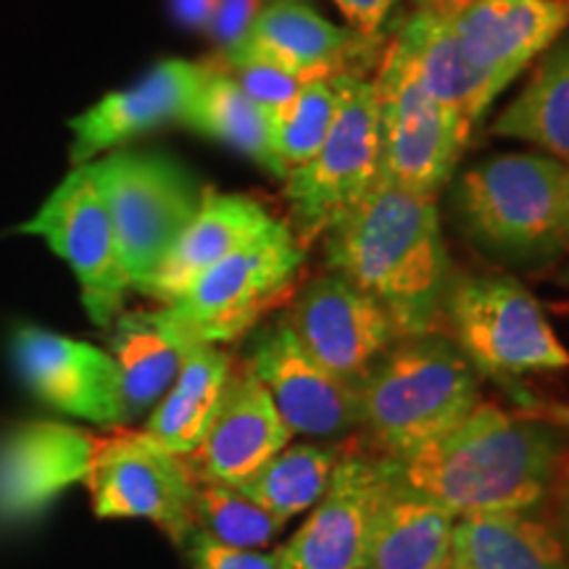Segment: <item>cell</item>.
<instances>
[{
	"label": "cell",
	"instance_id": "836d02e7",
	"mask_svg": "<svg viewBox=\"0 0 569 569\" xmlns=\"http://www.w3.org/2000/svg\"><path fill=\"white\" fill-rule=\"evenodd\" d=\"M277 0H219L217 13L209 24V38L217 46L219 56L234 51L246 34L251 32L256 19L264 13Z\"/></svg>",
	"mask_w": 569,
	"mask_h": 569
},
{
	"label": "cell",
	"instance_id": "f1b7e54d",
	"mask_svg": "<svg viewBox=\"0 0 569 569\" xmlns=\"http://www.w3.org/2000/svg\"><path fill=\"white\" fill-rule=\"evenodd\" d=\"M338 459V451L330 446H284L267 465L256 469L251 478L240 482L238 490L253 498L280 522H290L293 517L317 507L330 486Z\"/></svg>",
	"mask_w": 569,
	"mask_h": 569
},
{
	"label": "cell",
	"instance_id": "f546056e",
	"mask_svg": "<svg viewBox=\"0 0 569 569\" xmlns=\"http://www.w3.org/2000/svg\"><path fill=\"white\" fill-rule=\"evenodd\" d=\"M336 77H325V80L306 84L293 103L267 113L272 151L288 167V174L290 169L315 159L327 132H330L338 109Z\"/></svg>",
	"mask_w": 569,
	"mask_h": 569
},
{
	"label": "cell",
	"instance_id": "7402d4cb",
	"mask_svg": "<svg viewBox=\"0 0 569 569\" xmlns=\"http://www.w3.org/2000/svg\"><path fill=\"white\" fill-rule=\"evenodd\" d=\"M277 219L248 196H224L203 190L201 209L177 240L146 296L163 306L180 298L203 272L261 238Z\"/></svg>",
	"mask_w": 569,
	"mask_h": 569
},
{
	"label": "cell",
	"instance_id": "8d00e7d4",
	"mask_svg": "<svg viewBox=\"0 0 569 569\" xmlns=\"http://www.w3.org/2000/svg\"><path fill=\"white\" fill-rule=\"evenodd\" d=\"M559 538L565 543V549L569 553V482L565 496H561V509H559Z\"/></svg>",
	"mask_w": 569,
	"mask_h": 569
},
{
	"label": "cell",
	"instance_id": "8992f818",
	"mask_svg": "<svg viewBox=\"0 0 569 569\" xmlns=\"http://www.w3.org/2000/svg\"><path fill=\"white\" fill-rule=\"evenodd\" d=\"M443 317L451 325V340L480 377L507 382L569 367L567 346L515 277L451 280Z\"/></svg>",
	"mask_w": 569,
	"mask_h": 569
},
{
	"label": "cell",
	"instance_id": "f35d334b",
	"mask_svg": "<svg viewBox=\"0 0 569 569\" xmlns=\"http://www.w3.org/2000/svg\"><path fill=\"white\" fill-rule=\"evenodd\" d=\"M446 569H465V567H459L457 561H448V567H446Z\"/></svg>",
	"mask_w": 569,
	"mask_h": 569
},
{
	"label": "cell",
	"instance_id": "2e32d148",
	"mask_svg": "<svg viewBox=\"0 0 569 569\" xmlns=\"http://www.w3.org/2000/svg\"><path fill=\"white\" fill-rule=\"evenodd\" d=\"M448 6L469 63L501 92L569 30V0H453Z\"/></svg>",
	"mask_w": 569,
	"mask_h": 569
},
{
	"label": "cell",
	"instance_id": "5bb4252c",
	"mask_svg": "<svg viewBox=\"0 0 569 569\" xmlns=\"http://www.w3.org/2000/svg\"><path fill=\"white\" fill-rule=\"evenodd\" d=\"M243 367L269 390L293 436L338 438L361 425L359 388L327 372L284 319L256 332Z\"/></svg>",
	"mask_w": 569,
	"mask_h": 569
},
{
	"label": "cell",
	"instance_id": "5b68a950",
	"mask_svg": "<svg viewBox=\"0 0 569 569\" xmlns=\"http://www.w3.org/2000/svg\"><path fill=\"white\" fill-rule=\"evenodd\" d=\"M84 167L111 213L130 290L146 296L201 209L203 188L172 156L151 151H117Z\"/></svg>",
	"mask_w": 569,
	"mask_h": 569
},
{
	"label": "cell",
	"instance_id": "4fadbf2b",
	"mask_svg": "<svg viewBox=\"0 0 569 569\" xmlns=\"http://www.w3.org/2000/svg\"><path fill=\"white\" fill-rule=\"evenodd\" d=\"M282 319L327 372L353 388L403 338L386 309L338 272L306 284Z\"/></svg>",
	"mask_w": 569,
	"mask_h": 569
},
{
	"label": "cell",
	"instance_id": "d6a6232c",
	"mask_svg": "<svg viewBox=\"0 0 569 569\" xmlns=\"http://www.w3.org/2000/svg\"><path fill=\"white\" fill-rule=\"evenodd\" d=\"M188 559L193 569H284L280 551H259V549H232V546L217 543L201 530L184 543Z\"/></svg>",
	"mask_w": 569,
	"mask_h": 569
},
{
	"label": "cell",
	"instance_id": "9a60e30c",
	"mask_svg": "<svg viewBox=\"0 0 569 569\" xmlns=\"http://www.w3.org/2000/svg\"><path fill=\"white\" fill-rule=\"evenodd\" d=\"M11 353L21 380L48 407L103 427L130 422L111 353L40 327H19Z\"/></svg>",
	"mask_w": 569,
	"mask_h": 569
},
{
	"label": "cell",
	"instance_id": "484cf974",
	"mask_svg": "<svg viewBox=\"0 0 569 569\" xmlns=\"http://www.w3.org/2000/svg\"><path fill=\"white\" fill-rule=\"evenodd\" d=\"M230 375L232 361L224 351L209 343L190 346L172 388L148 417V436L177 457H190L217 415Z\"/></svg>",
	"mask_w": 569,
	"mask_h": 569
},
{
	"label": "cell",
	"instance_id": "4316f807",
	"mask_svg": "<svg viewBox=\"0 0 569 569\" xmlns=\"http://www.w3.org/2000/svg\"><path fill=\"white\" fill-rule=\"evenodd\" d=\"M490 132L530 142L569 167V34L540 56L528 84L493 119Z\"/></svg>",
	"mask_w": 569,
	"mask_h": 569
},
{
	"label": "cell",
	"instance_id": "d590c367",
	"mask_svg": "<svg viewBox=\"0 0 569 569\" xmlns=\"http://www.w3.org/2000/svg\"><path fill=\"white\" fill-rule=\"evenodd\" d=\"M219 0H169V9L177 24H182L184 30L206 32L209 30L213 13H217Z\"/></svg>",
	"mask_w": 569,
	"mask_h": 569
},
{
	"label": "cell",
	"instance_id": "7a4b0ae2",
	"mask_svg": "<svg viewBox=\"0 0 569 569\" xmlns=\"http://www.w3.org/2000/svg\"><path fill=\"white\" fill-rule=\"evenodd\" d=\"M332 272L375 298L401 336H430L443 319L451 261L436 198L377 180L325 232Z\"/></svg>",
	"mask_w": 569,
	"mask_h": 569
},
{
	"label": "cell",
	"instance_id": "603a6c76",
	"mask_svg": "<svg viewBox=\"0 0 569 569\" xmlns=\"http://www.w3.org/2000/svg\"><path fill=\"white\" fill-rule=\"evenodd\" d=\"M111 327V356L122 380L127 419H132L153 411L172 388L193 340L172 322L167 309L119 315Z\"/></svg>",
	"mask_w": 569,
	"mask_h": 569
},
{
	"label": "cell",
	"instance_id": "1f68e13d",
	"mask_svg": "<svg viewBox=\"0 0 569 569\" xmlns=\"http://www.w3.org/2000/svg\"><path fill=\"white\" fill-rule=\"evenodd\" d=\"M217 67L224 69L240 84V90L267 113L280 111L288 103H293L306 84L315 82V77L293 74V71L277 69L272 63L261 61H227L217 63Z\"/></svg>",
	"mask_w": 569,
	"mask_h": 569
},
{
	"label": "cell",
	"instance_id": "ffe728a7",
	"mask_svg": "<svg viewBox=\"0 0 569 569\" xmlns=\"http://www.w3.org/2000/svg\"><path fill=\"white\" fill-rule=\"evenodd\" d=\"M369 40L356 34L351 27L332 24L306 0H277L256 19L246 40L230 53L219 56L227 61H261L293 74L336 77L340 71H353V59Z\"/></svg>",
	"mask_w": 569,
	"mask_h": 569
},
{
	"label": "cell",
	"instance_id": "ab89813d",
	"mask_svg": "<svg viewBox=\"0 0 569 569\" xmlns=\"http://www.w3.org/2000/svg\"><path fill=\"white\" fill-rule=\"evenodd\" d=\"M565 282L569 284V269H567V274H565Z\"/></svg>",
	"mask_w": 569,
	"mask_h": 569
},
{
	"label": "cell",
	"instance_id": "8fae6325",
	"mask_svg": "<svg viewBox=\"0 0 569 569\" xmlns=\"http://www.w3.org/2000/svg\"><path fill=\"white\" fill-rule=\"evenodd\" d=\"M21 232L40 234L77 274L82 303L98 327H111L122 315L127 280L119 240L103 196L92 182L90 169H74L46 206L21 227Z\"/></svg>",
	"mask_w": 569,
	"mask_h": 569
},
{
	"label": "cell",
	"instance_id": "e575fe53",
	"mask_svg": "<svg viewBox=\"0 0 569 569\" xmlns=\"http://www.w3.org/2000/svg\"><path fill=\"white\" fill-rule=\"evenodd\" d=\"M351 24V30L361 38L375 42L380 30L393 13L398 0H332Z\"/></svg>",
	"mask_w": 569,
	"mask_h": 569
},
{
	"label": "cell",
	"instance_id": "ac0fdd59",
	"mask_svg": "<svg viewBox=\"0 0 569 569\" xmlns=\"http://www.w3.org/2000/svg\"><path fill=\"white\" fill-rule=\"evenodd\" d=\"M290 427L277 411L269 390L243 367L227 380L209 430L188 461L198 482L238 488L274 453L290 446Z\"/></svg>",
	"mask_w": 569,
	"mask_h": 569
},
{
	"label": "cell",
	"instance_id": "52a82bcc",
	"mask_svg": "<svg viewBox=\"0 0 569 569\" xmlns=\"http://www.w3.org/2000/svg\"><path fill=\"white\" fill-rule=\"evenodd\" d=\"M338 109L322 148L284 177V201L303 248L351 211L377 182V88L361 71H340Z\"/></svg>",
	"mask_w": 569,
	"mask_h": 569
},
{
	"label": "cell",
	"instance_id": "6da1fadb",
	"mask_svg": "<svg viewBox=\"0 0 569 569\" xmlns=\"http://www.w3.org/2000/svg\"><path fill=\"white\" fill-rule=\"evenodd\" d=\"M393 467L403 486L453 517L536 511L569 478V419L480 401L465 422Z\"/></svg>",
	"mask_w": 569,
	"mask_h": 569
},
{
	"label": "cell",
	"instance_id": "cb8c5ba5",
	"mask_svg": "<svg viewBox=\"0 0 569 569\" xmlns=\"http://www.w3.org/2000/svg\"><path fill=\"white\" fill-rule=\"evenodd\" d=\"M451 561L465 569H569L559 532L532 511L457 517Z\"/></svg>",
	"mask_w": 569,
	"mask_h": 569
},
{
	"label": "cell",
	"instance_id": "ba28073f",
	"mask_svg": "<svg viewBox=\"0 0 569 569\" xmlns=\"http://www.w3.org/2000/svg\"><path fill=\"white\" fill-rule=\"evenodd\" d=\"M303 259L306 248L277 219L261 238L213 264L163 309L193 343H230L293 288Z\"/></svg>",
	"mask_w": 569,
	"mask_h": 569
},
{
	"label": "cell",
	"instance_id": "277c9868",
	"mask_svg": "<svg viewBox=\"0 0 569 569\" xmlns=\"http://www.w3.org/2000/svg\"><path fill=\"white\" fill-rule=\"evenodd\" d=\"M469 238L498 259L538 264L569 248V167L546 153H501L453 184Z\"/></svg>",
	"mask_w": 569,
	"mask_h": 569
},
{
	"label": "cell",
	"instance_id": "4dcf8cb0",
	"mask_svg": "<svg viewBox=\"0 0 569 569\" xmlns=\"http://www.w3.org/2000/svg\"><path fill=\"white\" fill-rule=\"evenodd\" d=\"M284 528L264 507L238 488L198 482L196 530L232 549H261Z\"/></svg>",
	"mask_w": 569,
	"mask_h": 569
},
{
	"label": "cell",
	"instance_id": "7c38bea8",
	"mask_svg": "<svg viewBox=\"0 0 569 569\" xmlns=\"http://www.w3.org/2000/svg\"><path fill=\"white\" fill-rule=\"evenodd\" d=\"M396 486L393 459L346 453L311 517L280 549L284 569H361Z\"/></svg>",
	"mask_w": 569,
	"mask_h": 569
},
{
	"label": "cell",
	"instance_id": "d6986e66",
	"mask_svg": "<svg viewBox=\"0 0 569 569\" xmlns=\"http://www.w3.org/2000/svg\"><path fill=\"white\" fill-rule=\"evenodd\" d=\"M206 77V63L167 59L148 71L134 88L111 92L71 122V161L84 167L98 153L151 132L167 122H180Z\"/></svg>",
	"mask_w": 569,
	"mask_h": 569
},
{
	"label": "cell",
	"instance_id": "44dd1931",
	"mask_svg": "<svg viewBox=\"0 0 569 569\" xmlns=\"http://www.w3.org/2000/svg\"><path fill=\"white\" fill-rule=\"evenodd\" d=\"M393 48L427 96L457 111L472 127L482 124L490 106L501 96L496 82L469 63L448 3L417 6L398 30Z\"/></svg>",
	"mask_w": 569,
	"mask_h": 569
},
{
	"label": "cell",
	"instance_id": "9c48e42d",
	"mask_svg": "<svg viewBox=\"0 0 569 569\" xmlns=\"http://www.w3.org/2000/svg\"><path fill=\"white\" fill-rule=\"evenodd\" d=\"M375 88L380 140L377 180L438 198L457 172L475 127L427 96L393 46L375 77Z\"/></svg>",
	"mask_w": 569,
	"mask_h": 569
},
{
	"label": "cell",
	"instance_id": "74e56055",
	"mask_svg": "<svg viewBox=\"0 0 569 569\" xmlns=\"http://www.w3.org/2000/svg\"><path fill=\"white\" fill-rule=\"evenodd\" d=\"M417 6H438V3H453V0H415Z\"/></svg>",
	"mask_w": 569,
	"mask_h": 569
},
{
	"label": "cell",
	"instance_id": "60d3db41",
	"mask_svg": "<svg viewBox=\"0 0 569 569\" xmlns=\"http://www.w3.org/2000/svg\"><path fill=\"white\" fill-rule=\"evenodd\" d=\"M361 569H367V567H361Z\"/></svg>",
	"mask_w": 569,
	"mask_h": 569
},
{
	"label": "cell",
	"instance_id": "d4e9b609",
	"mask_svg": "<svg viewBox=\"0 0 569 569\" xmlns=\"http://www.w3.org/2000/svg\"><path fill=\"white\" fill-rule=\"evenodd\" d=\"M396 469V467H393ZM457 517L398 480L377 519L367 569H446Z\"/></svg>",
	"mask_w": 569,
	"mask_h": 569
},
{
	"label": "cell",
	"instance_id": "30bf717a",
	"mask_svg": "<svg viewBox=\"0 0 569 569\" xmlns=\"http://www.w3.org/2000/svg\"><path fill=\"white\" fill-rule=\"evenodd\" d=\"M88 486L98 517L151 519L180 546L196 532L198 480L146 430L117 427L98 438Z\"/></svg>",
	"mask_w": 569,
	"mask_h": 569
},
{
	"label": "cell",
	"instance_id": "3957f363",
	"mask_svg": "<svg viewBox=\"0 0 569 569\" xmlns=\"http://www.w3.org/2000/svg\"><path fill=\"white\" fill-rule=\"evenodd\" d=\"M361 425L403 459L451 432L480 403V372L451 338L407 336L359 386Z\"/></svg>",
	"mask_w": 569,
	"mask_h": 569
},
{
	"label": "cell",
	"instance_id": "83f0119b",
	"mask_svg": "<svg viewBox=\"0 0 569 569\" xmlns=\"http://www.w3.org/2000/svg\"><path fill=\"white\" fill-rule=\"evenodd\" d=\"M182 124L243 153L274 180L284 182V177H288V167L272 151L267 111L259 109L240 90V84L213 63H206V77L188 113H184Z\"/></svg>",
	"mask_w": 569,
	"mask_h": 569
},
{
	"label": "cell",
	"instance_id": "e0dca14e",
	"mask_svg": "<svg viewBox=\"0 0 569 569\" xmlns=\"http://www.w3.org/2000/svg\"><path fill=\"white\" fill-rule=\"evenodd\" d=\"M98 438L74 425L30 422L0 438V525L38 517L63 490L88 482Z\"/></svg>",
	"mask_w": 569,
	"mask_h": 569
}]
</instances>
